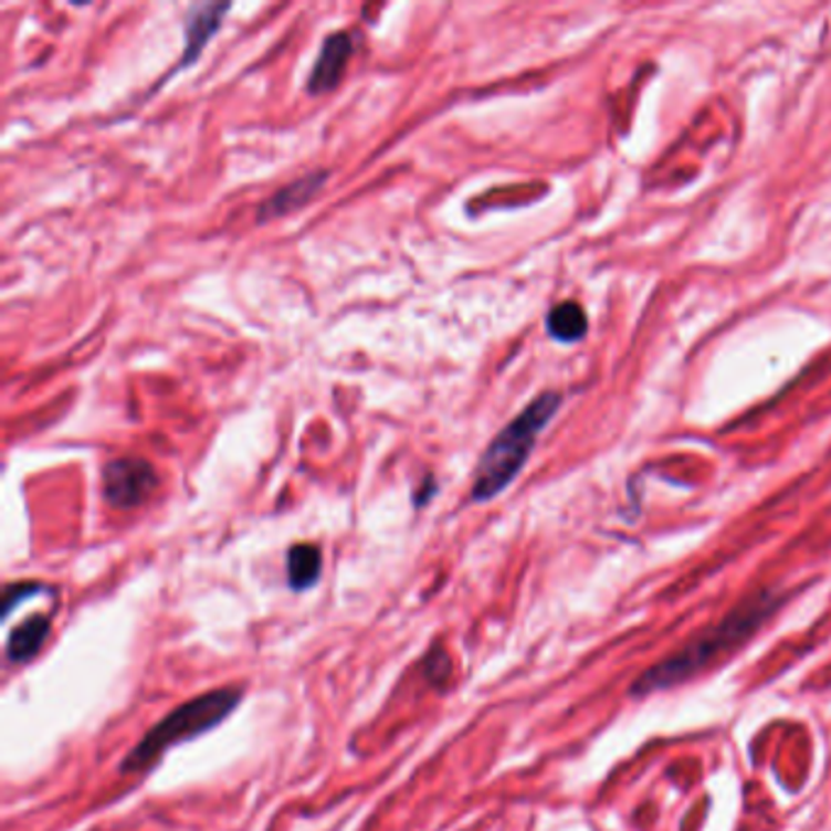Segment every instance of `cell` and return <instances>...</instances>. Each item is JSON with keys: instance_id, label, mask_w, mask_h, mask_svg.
I'll use <instances>...</instances> for the list:
<instances>
[{"instance_id": "cell-11", "label": "cell", "mask_w": 831, "mask_h": 831, "mask_svg": "<svg viewBox=\"0 0 831 831\" xmlns=\"http://www.w3.org/2000/svg\"><path fill=\"white\" fill-rule=\"evenodd\" d=\"M422 671L427 675V681H430L436 687H442L449 681L451 659H449L446 651L442 649V644H434L430 651H427V656L422 661Z\"/></svg>"}, {"instance_id": "cell-10", "label": "cell", "mask_w": 831, "mask_h": 831, "mask_svg": "<svg viewBox=\"0 0 831 831\" xmlns=\"http://www.w3.org/2000/svg\"><path fill=\"white\" fill-rule=\"evenodd\" d=\"M546 332L549 337L561 344H576L586 337L588 332V315L576 301H564L551 307L546 315Z\"/></svg>"}, {"instance_id": "cell-4", "label": "cell", "mask_w": 831, "mask_h": 831, "mask_svg": "<svg viewBox=\"0 0 831 831\" xmlns=\"http://www.w3.org/2000/svg\"><path fill=\"white\" fill-rule=\"evenodd\" d=\"M157 488V471L139 456L113 459L103 469V497L117 509L141 505Z\"/></svg>"}, {"instance_id": "cell-1", "label": "cell", "mask_w": 831, "mask_h": 831, "mask_svg": "<svg viewBox=\"0 0 831 831\" xmlns=\"http://www.w3.org/2000/svg\"><path fill=\"white\" fill-rule=\"evenodd\" d=\"M782 602H786L782 592H754V596L741 600L734 610L724 614L719 622L697 632L681 649H675L671 656L641 673L632 687H629V695L646 697L651 693L669 691V687L683 685L695 679V675L709 669L712 663L739 651L782 608Z\"/></svg>"}, {"instance_id": "cell-9", "label": "cell", "mask_w": 831, "mask_h": 831, "mask_svg": "<svg viewBox=\"0 0 831 831\" xmlns=\"http://www.w3.org/2000/svg\"><path fill=\"white\" fill-rule=\"evenodd\" d=\"M288 586L295 592L313 588L323 574V551L315 544H295L286 556Z\"/></svg>"}, {"instance_id": "cell-2", "label": "cell", "mask_w": 831, "mask_h": 831, "mask_svg": "<svg viewBox=\"0 0 831 831\" xmlns=\"http://www.w3.org/2000/svg\"><path fill=\"white\" fill-rule=\"evenodd\" d=\"M561 396L554 390L534 398L529 406L522 410L517 418L509 422L505 430L497 434L473 473L471 485V501L473 503H488L501 495L509 483H513L519 471L525 469L527 459L532 456V449L546 424L554 420V414L561 408Z\"/></svg>"}, {"instance_id": "cell-12", "label": "cell", "mask_w": 831, "mask_h": 831, "mask_svg": "<svg viewBox=\"0 0 831 831\" xmlns=\"http://www.w3.org/2000/svg\"><path fill=\"white\" fill-rule=\"evenodd\" d=\"M40 590H42L40 583H15V586H8L6 592H3V610H0V614L10 617V612H13L15 604H20L22 600L32 598L34 592H40Z\"/></svg>"}, {"instance_id": "cell-8", "label": "cell", "mask_w": 831, "mask_h": 831, "mask_svg": "<svg viewBox=\"0 0 831 831\" xmlns=\"http://www.w3.org/2000/svg\"><path fill=\"white\" fill-rule=\"evenodd\" d=\"M52 632V617L50 614H32L30 620L18 624L13 634L8 637L6 659L10 663H25L40 654L46 637Z\"/></svg>"}, {"instance_id": "cell-6", "label": "cell", "mask_w": 831, "mask_h": 831, "mask_svg": "<svg viewBox=\"0 0 831 831\" xmlns=\"http://www.w3.org/2000/svg\"><path fill=\"white\" fill-rule=\"evenodd\" d=\"M325 183H327V171L305 173L303 178H298V181L288 183L286 188H281V191L273 193L269 200H264V203H261L256 210V220L269 222L273 218L288 215V212L303 208L305 203H311V200L323 191Z\"/></svg>"}, {"instance_id": "cell-7", "label": "cell", "mask_w": 831, "mask_h": 831, "mask_svg": "<svg viewBox=\"0 0 831 831\" xmlns=\"http://www.w3.org/2000/svg\"><path fill=\"white\" fill-rule=\"evenodd\" d=\"M230 10V3H206L193 6L188 10L186 18V52H183V66L191 64L198 59V54L206 50L212 34H215L222 25V15Z\"/></svg>"}, {"instance_id": "cell-5", "label": "cell", "mask_w": 831, "mask_h": 831, "mask_svg": "<svg viewBox=\"0 0 831 831\" xmlns=\"http://www.w3.org/2000/svg\"><path fill=\"white\" fill-rule=\"evenodd\" d=\"M354 52V42L347 32L329 34L323 44V52L317 56V64L307 78V91L313 96H323L339 83L344 69L349 64V56Z\"/></svg>"}, {"instance_id": "cell-13", "label": "cell", "mask_w": 831, "mask_h": 831, "mask_svg": "<svg viewBox=\"0 0 831 831\" xmlns=\"http://www.w3.org/2000/svg\"><path fill=\"white\" fill-rule=\"evenodd\" d=\"M432 495H434V478H432V476H427L424 483H422V493L414 495V503H418V505H424V503H427V497H432Z\"/></svg>"}, {"instance_id": "cell-3", "label": "cell", "mask_w": 831, "mask_h": 831, "mask_svg": "<svg viewBox=\"0 0 831 831\" xmlns=\"http://www.w3.org/2000/svg\"><path fill=\"white\" fill-rule=\"evenodd\" d=\"M240 703L242 687L230 685L218 687V691H208L203 695L188 699L183 705H178L161 722L154 724L145 734V739L123 758L120 774H141V770L157 764L171 746L186 744L196 739V736H203L206 732L220 727Z\"/></svg>"}]
</instances>
